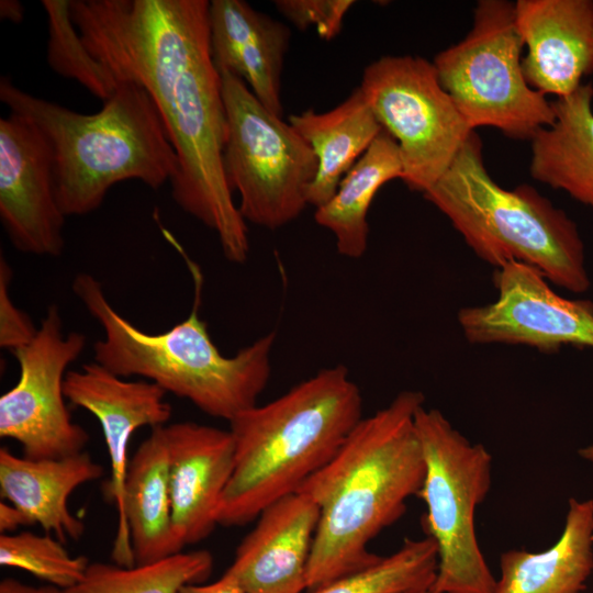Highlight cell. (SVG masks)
<instances>
[{
  "label": "cell",
  "mask_w": 593,
  "mask_h": 593,
  "mask_svg": "<svg viewBox=\"0 0 593 593\" xmlns=\"http://www.w3.org/2000/svg\"><path fill=\"white\" fill-rule=\"evenodd\" d=\"M178 593H249L234 581L222 575L219 580L208 583H191L180 589Z\"/></svg>",
  "instance_id": "32"
},
{
  "label": "cell",
  "mask_w": 593,
  "mask_h": 593,
  "mask_svg": "<svg viewBox=\"0 0 593 593\" xmlns=\"http://www.w3.org/2000/svg\"><path fill=\"white\" fill-rule=\"evenodd\" d=\"M305 139L317 159L316 176L307 191V204L316 209L335 194L339 182L382 132L360 87L334 109H312L288 121Z\"/></svg>",
  "instance_id": "23"
},
{
  "label": "cell",
  "mask_w": 593,
  "mask_h": 593,
  "mask_svg": "<svg viewBox=\"0 0 593 593\" xmlns=\"http://www.w3.org/2000/svg\"><path fill=\"white\" fill-rule=\"evenodd\" d=\"M0 593H61V590L49 584L34 586L13 578H5L0 582Z\"/></svg>",
  "instance_id": "33"
},
{
  "label": "cell",
  "mask_w": 593,
  "mask_h": 593,
  "mask_svg": "<svg viewBox=\"0 0 593 593\" xmlns=\"http://www.w3.org/2000/svg\"><path fill=\"white\" fill-rule=\"evenodd\" d=\"M48 25L47 63L59 76L76 80L102 102L119 87L113 74L86 47L70 14V0H42Z\"/></svg>",
  "instance_id": "27"
},
{
  "label": "cell",
  "mask_w": 593,
  "mask_h": 593,
  "mask_svg": "<svg viewBox=\"0 0 593 593\" xmlns=\"http://www.w3.org/2000/svg\"><path fill=\"white\" fill-rule=\"evenodd\" d=\"M433 538H405L393 553L307 593H418L429 591L437 573Z\"/></svg>",
  "instance_id": "26"
},
{
  "label": "cell",
  "mask_w": 593,
  "mask_h": 593,
  "mask_svg": "<svg viewBox=\"0 0 593 593\" xmlns=\"http://www.w3.org/2000/svg\"><path fill=\"white\" fill-rule=\"evenodd\" d=\"M362 418L359 387L344 365L326 367L279 398L234 417L232 478L216 521L240 527L322 469Z\"/></svg>",
  "instance_id": "4"
},
{
  "label": "cell",
  "mask_w": 593,
  "mask_h": 593,
  "mask_svg": "<svg viewBox=\"0 0 593 593\" xmlns=\"http://www.w3.org/2000/svg\"><path fill=\"white\" fill-rule=\"evenodd\" d=\"M402 177L398 143L382 130L344 176L333 198L314 213L315 222L333 233L342 256L357 259L366 253L371 202L383 184Z\"/></svg>",
  "instance_id": "24"
},
{
  "label": "cell",
  "mask_w": 593,
  "mask_h": 593,
  "mask_svg": "<svg viewBox=\"0 0 593 593\" xmlns=\"http://www.w3.org/2000/svg\"><path fill=\"white\" fill-rule=\"evenodd\" d=\"M496 593H581L593 571V500L568 501L564 528L548 549L500 556Z\"/></svg>",
  "instance_id": "21"
},
{
  "label": "cell",
  "mask_w": 593,
  "mask_h": 593,
  "mask_svg": "<svg viewBox=\"0 0 593 593\" xmlns=\"http://www.w3.org/2000/svg\"><path fill=\"white\" fill-rule=\"evenodd\" d=\"M213 63L242 79L260 103L282 118L281 74L291 32L243 0H212L209 8Z\"/></svg>",
  "instance_id": "18"
},
{
  "label": "cell",
  "mask_w": 593,
  "mask_h": 593,
  "mask_svg": "<svg viewBox=\"0 0 593 593\" xmlns=\"http://www.w3.org/2000/svg\"><path fill=\"white\" fill-rule=\"evenodd\" d=\"M578 454L582 459L593 463V444L580 448Z\"/></svg>",
  "instance_id": "35"
},
{
  "label": "cell",
  "mask_w": 593,
  "mask_h": 593,
  "mask_svg": "<svg viewBox=\"0 0 593 593\" xmlns=\"http://www.w3.org/2000/svg\"><path fill=\"white\" fill-rule=\"evenodd\" d=\"M523 48L514 2L480 0L468 34L434 57L440 85L472 130L530 141L552 124L551 101L525 79Z\"/></svg>",
  "instance_id": "8"
},
{
  "label": "cell",
  "mask_w": 593,
  "mask_h": 593,
  "mask_svg": "<svg viewBox=\"0 0 593 593\" xmlns=\"http://www.w3.org/2000/svg\"><path fill=\"white\" fill-rule=\"evenodd\" d=\"M26 515L13 504L1 500L0 502V532L10 534L21 526H31Z\"/></svg>",
  "instance_id": "31"
},
{
  "label": "cell",
  "mask_w": 593,
  "mask_h": 593,
  "mask_svg": "<svg viewBox=\"0 0 593 593\" xmlns=\"http://www.w3.org/2000/svg\"><path fill=\"white\" fill-rule=\"evenodd\" d=\"M175 538L181 548L217 526L221 497L232 478L235 445L230 429L177 422L165 425Z\"/></svg>",
  "instance_id": "15"
},
{
  "label": "cell",
  "mask_w": 593,
  "mask_h": 593,
  "mask_svg": "<svg viewBox=\"0 0 593 593\" xmlns=\"http://www.w3.org/2000/svg\"><path fill=\"white\" fill-rule=\"evenodd\" d=\"M320 519L316 503L300 491L268 505L223 573L249 593H301Z\"/></svg>",
  "instance_id": "16"
},
{
  "label": "cell",
  "mask_w": 593,
  "mask_h": 593,
  "mask_svg": "<svg viewBox=\"0 0 593 593\" xmlns=\"http://www.w3.org/2000/svg\"><path fill=\"white\" fill-rule=\"evenodd\" d=\"M527 83L561 98L593 75V0H517Z\"/></svg>",
  "instance_id": "17"
},
{
  "label": "cell",
  "mask_w": 593,
  "mask_h": 593,
  "mask_svg": "<svg viewBox=\"0 0 593 593\" xmlns=\"http://www.w3.org/2000/svg\"><path fill=\"white\" fill-rule=\"evenodd\" d=\"M124 517L135 566L181 552L172 528L165 425L152 428L128 462Z\"/></svg>",
  "instance_id": "22"
},
{
  "label": "cell",
  "mask_w": 593,
  "mask_h": 593,
  "mask_svg": "<svg viewBox=\"0 0 593 593\" xmlns=\"http://www.w3.org/2000/svg\"><path fill=\"white\" fill-rule=\"evenodd\" d=\"M63 545L49 534H1L0 564L24 570L66 590L83 578L90 562L85 556L72 557Z\"/></svg>",
  "instance_id": "28"
},
{
  "label": "cell",
  "mask_w": 593,
  "mask_h": 593,
  "mask_svg": "<svg viewBox=\"0 0 593 593\" xmlns=\"http://www.w3.org/2000/svg\"><path fill=\"white\" fill-rule=\"evenodd\" d=\"M277 10L300 31L315 26L321 38L329 41L339 34L353 0H277Z\"/></svg>",
  "instance_id": "29"
},
{
  "label": "cell",
  "mask_w": 593,
  "mask_h": 593,
  "mask_svg": "<svg viewBox=\"0 0 593 593\" xmlns=\"http://www.w3.org/2000/svg\"><path fill=\"white\" fill-rule=\"evenodd\" d=\"M119 82L100 111L82 114L0 79L1 102L32 121L51 146L57 201L66 217L99 209L115 183L139 180L157 190L178 172L154 100L142 86Z\"/></svg>",
  "instance_id": "5"
},
{
  "label": "cell",
  "mask_w": 593,
  "mask_h": 593,
  "mask_svg": "<svg viewBox=\"0 0 593 593\" xmlns=\"http://www.w3.org/2000/svg\"><path fill=\"white\" fill-rule=\"evenodd\" d=\"M419 391H402L385 407L361 418L337 454L296 491L318 506L306 591L367 568L381 557L368 548L396 523L417 496L425 460L415 428L424 405Z\"/></svg>",
  "instance_id": "2"
},
{
  "label": "cell",
  "mask_w": 593,
  "mask_h": 593,
  "mask_svg": "<svg viewBox=\"0 0 593 593\" xmlns=\"http://www.w3.org/2000/svg\"><path fill=\"white\" fill-rule=\"evenodd\" d=\"M415 428L425 478L417 494L426 505L422 525L434 539L438 566L432 593H496L475 533V511L492 484V456L472 444L436 409L419 407Z\"/></svg>",
  "instance_id": "7"
},
{
  "label": "cell",
  "mask_w": 593,
  "mask_h": 593,
  "mask_svg": "<svg viewBox=\"0 0 593 593\" xmlns=\"http://www.w3.org/2000/svg\"><path fill=\"white\" fill-rule=\"evenodd\" d=\"M168 240L183 256L195 294L190 314L163 333L144 332L121 315L94 276L80 272L74 278V294L103 329L93 345V361L122 378L141 377L204 414L231 422L257 405L267 387L276 332L234 356L222 355L200 316L201 271L172 236Z\"/></svg>",
  "instance_id": "3"
},
{
  "label": "cell",
  "mask_w": 593,
  "mask_h": 593,
  "mask_svg": "<svg viewBox=\"0 0 593 593\" xmlns=\"http://www.w3.org/2000/svg\"><path fill=\"white\" fill-rule=\"evenodd\" d=\"M359 87L382 128L398 143L401 180L423 194L474 130L440 85L433 61L423 57L382 56L365 68Z\"/></svg>",
  "instance_id": "10"
},
{
  "label": "cell",
  "mask_w": 593,
  "mask_h": 593,
  "mask_svg": "<svg viewBox=\"0 0 593 593\" xmlns=\"http://www.w3.org/2000/svg\"><path fill=\"white\" fill-rule=\"evenodd\" d=\"M494 284V301L458 312L469 343L526 345L545 353L566 346L593 349V302L561 296L540 271L523 262L497 268Z\"/></svg>",
  "instance_id": "12"
},
{
  "label": "cell",
  "mask_w": 593,
  "mask_h": 593,
  "mask_svg": "<svg viewBox=\"0 0 593 593\" xmlns=\"http://www.w3.org/2000/svg\"><path fill=\"white\" fill-rule=\"evenodd\" d=\"M209 8L206 0H70L92 56L154 100L178 157L174 201L215 232L228 261L244 264L248 228L223 170L227 121Z\"/></svg>",
  "instance_id": "1"
},
{
  "label": "cell",
  "mask_w": 593,
  "mask_h": 593,
  "mask_svg": "<svg viewBox=\"0 0 593 593\" xmlns=\"http://www.w3.org/2000/svg\"><path fill=\"white\" fill-rule=\"evenodd\" d=\"M227 135L223 170L246 222L277 230L307 204L317 159L294 127L267 110L238 77L224 72Z\"/></svg>",
  "instance_id": "9"
},
{
  "label": "cell",
  "mask_w": 593,
  "mask_h": 593,
  "mask_svg": "<svg viewBox=\"0 0 593 593\" xmlns=\"http://www.w3.org/2000/svg\"><path fill=\"white\" fill-rule=\"evenodd\" d=\"M66 400L92 414L100 424L107 446L111 477L107 497L118 512V527L111 557L122 567H134L130 532L124 517V488L128 468V445L142 427L166 425L172 407L166 392L147 380H127L96 361L69 370L64 381Z\"/></svg>",
  "instance_id": "13"
},
{
  "label": "cell",
  "mask_w": 593,
  "mask_h": 593,
  "mask_svg": "<svg viewBox=\"0 0 593 593\" xmlns=\"http://www.w3.org/2000/svg\"><path fill=\"white\" fill-rule=\"evenodd\" d=\"M103 473L104 468L86 451L34 460L0 448L1 499L21 510L32 525L54 533L63 544L78 540L85 532L83 522L69 510L70 494Z\"/></svg>",
  "instance_id": "19"
},
{
  "label": "cell",
  "mask_w": 593,
  "mask_h": 593,
  "mask_svg": "<svg viewBox=\"0 0 593 593\" xmlns=\"http://www.w3.org/2000/svg\"><path fill=\"white\" fill-rule=\"evenodd\" d=\"M12 268L0 257V347L11 354L32 342L37 328L31 317L20 310L10 295Z\"/></svg>",
  "instance_id": "30"
},
{
  "label": "cell",
  "mask_w": 593,
  "mask_h": 593,
  "mask_svg": "<svg viewBox=\"0 0 593 593\" xmlns=\"http://www.w3.org/2000/svg\"><path fill=\"white\" fill-rule=\"evenodd\" d=\"M65 219L49 144L32 121L10 112L0 119V220L11 244L24 254L57 257Z\"/></svg>",
  "instance_id": "14"
},
{
  "label": "cell",
  "mask_w": 593,
  "mask_h": 593,
  "mask_svg": "<svg viewBox=\"0 0 593 593\" xmlns=\"http://www.w3.org/2000/svg\"><path fill=\"white\" fill-rule=\"evenodd\" d=\"M418 593H432L430 591H423V592H418Z\"/></svg>",
  "instance_id": "36"
},
{
  "label": "cell",
  "mask_w": 593,
  "mask_h": 593,
  "mask_svg": "<svg viewBox=\"0 0 593 593\" xmlns=\"http://www.w3.org/2000/svg\"><path fill=\"white\" fill-rule=\"evenodd\" d=\"M0 16L12 23H20L24 18L23 4L18 0H1Z\"/></svg>",
  "instance_id": "34"
},
{
  "label": "cell",
  "mask_w": 593,
  "mask_h": 593,
  "mask_svg": "<svg viewBox=\"0 0 593 593\" xmlns=\"http://www.w3.org/2000/svg\"><path fill=\"white\" fill-rule=\"evenodd\" d=\"M87 345L80 332L65 334L58 305L51 304L30 344L12 355L16 383L0 398V437L20 444L29 459H56L83 451L89 434L72 422L64 381Z\"/></svg>",
  "instance_id": "11"
},
{
  "label": "cell",
  "mask_w": 593,
  "mask_h": 593,
  "mask_svg": "<svg viewBox=\"0 0 593 593\" xmlns=\"http://www.w3.org/2000/svg\"><path fill=\"white\" fill-rule=\"evenodd\" d=\"M423 197L450 221L473 253L495 269L523 262L570 292L590 288L577 223L529 184L513 189L500 186L485 167L475 131Z\"/></svg>",
  "instance_id": "6"
},
{
  "label": "cell",
  "mask_w": 593,
  "mask_h": 593,
  "mask_svg": "<svg viewBox=\"0 0 593 593\" xmlns=\"http://www.w3.org/2000/svg\"><path fill=\"white\" fill-rule=\"evenodd\" d=\"M551 103L552 124L530 139V176L593 209V83Z\"/></svg>",
  "instance_id": "20"
},
{
  "label": "cell",
  "mask_w": 593,
  "mask_h": 593,
  "mask_svg": "<svg viewBox=\"0 0 593 593\" xmlns=\"http://www.w3.org/2000/svg\"><path fill=\"white\" fill-rule=\"evenodd\" d=\"M212 568L213 557L205 549L131 568L90 562L83 578L61 593H178L184 585L209 578Z\"/></svg>",
  "instance_id": "25"
}]
</instances>
